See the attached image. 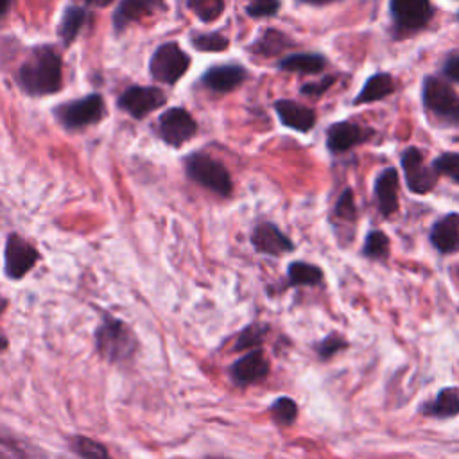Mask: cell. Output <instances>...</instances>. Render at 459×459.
Wrapping results in <instances>:
<instances>
[{
    "mask_svg": "<svg viewBox=\"0 0 459 459\" xmlns=\"http://www.w3.org/2000/svg\"><path fill=\"white\" fill-rule=\"evenodd\" d=\"M18 84L30 95L56 93L63 86V65L50 47H38L18 70Z\"/></svg>",
    "mask_w": 459,
    "mask_h": 459,
    "instance_id": "obj_1",
    "label": "cell"
},
{
    "mask_svg": "<svg viewBox=\"0 0 459 459\" xmlns=\"http://www.w3.org/2000/svg\"><path fill=\"white\" fill-rule=\"evenodd\" d=\"M421 104L434 124L459 127V93L441 75H425L421 82Z\"/></svg>",
    "mask_w": 459,
    "mask_h": 459,
    "instance_id": "obj_2",
    "label": "cell"
},
{
    "mask_svg": "<svg viewBox=\"0 0 459 459\" xmlns=\"http://www.w3.org/2000/svg\"><path fill=\"white\" fill-rule=\"evenodd\" d=\"M436 14L432 0H389L393 38L403 39L425 30Z\"/></svg>",
    "mask_w": 459,
    "mask_h": 459,
    "instance_id": "obj_3",
    "label": "cell"
},
{
    "mask_svg": "<svg viewBox=\"0 0 459 459\" xmlns=\"http://www.w3.org/2000/svg\"><path fill=\"white\" fill-rule=\"evenodd\" d=\"M95 342L99 353L115 364L129 360L136 351V337L126 323L106 316L102 325L97 328Z\"/></svg>",
    "mask_w": 459,
    "mask_h": 459,
    "instance_id": "obj_4",
    "label": "cell"
},
{
    "mask_svg": "<svg viewBox=\"0 0 459 459\" xmlns=\"http://www.w3.org/2000/svg\"><path fill=\"white\" fill-rule=\"evenodd\" d=\"M185 170L192 181L219 195H228L233 188L231 176L226 167L208 154H190L185 160Z\"/></svg>",
    "mask_w": 459,
    "mask_h": 459,
    "instance_id": "obj_5",
    "label": "cell"
},
{
    "mask_svg": "<svg viewBox=\"0 0 459 459\" xmlns=\"http://www.w3.org/2000/svg\"><path fill=\"white\" fill-rule=\"evenodd\" d=\"M400 165L409 192L416 195H425L432 192L437 185V174L432 165L425 163V154L420 147H405L400 154Z\"/></svg>",
    "mask_w": 459,
    "mask_h": 459,
    "instance_id": "obj_6",
    "label": "cell"
},
{
    "mask_svg": "<svg viewBox=\"0 0 459 459\" xmlns=\"http://www.w3.org/2000/svg\"><path fill=\"white\" fill-rule=\"evenodd\" d=\"M104 99L99 93H90L82 99L59 104L54 109L56 118L66 129H81L97 124L104 117Z\"/></svg>",
    "mask_w": 459,
    "mask_h": 459,
    "instance_id": "obj_7",
    "label": "cell"
},
{
    "mask_svg": "<svg viewBox=\"0 0 459 459\" xmlns=\"http://www.w3.org/2000/svg\"><path fill=\"white\" fill-rule=\"evenodd\" d=\"M190 66V57L181 50L176 43H163L160 45L149 63V70L152 79L165 82V84H176L185 72Z\"/></svg>",
    "mask_w": 459,
    "mask_h": 459,
    "instance_id": "obj_8",
    "label": "cell"
},
{
    "mask_svg": "<svg viewBox=\"0 0 459 459\" xmlns=\"http://www.w3.org/2000/svg\"><path fill=\"white\" fill-rule=\"evenodd\" d=\"M375 136V129L353 120H337L325 131V145L330 154H344L357 145L369 142Z\"/></svg>",
    "mask_w": 459,
    "mask_h": 459,
    "instance_id": "obj_9",
    "label": "cell"
},
{
    "mask_svg": "<svg viewBox=\"0 0 459 459\" xmlns=\"http://www.w3.org/2000/svg\"><path fill=\"white\" fill-rule=\"evenodd\" d=\"M158 127L163 142L172 147L186 143L197 131V124L192 118V115L179 106L169 108L165 113H161Z\"/></svg>",
    "mask_w": 459,
    "mask_h": 459,
    "instance_id": "obj_10",
    "label": "cell"
},
{
    "mask_svg": "<svg viewBox=\"0 0 459 459\" xmlns=\"http://www.w3.org/2000/svg\"><path fill=\"white\" fill-rule=\"evenodd\" d=\"M5 274L13 280L23 278L38 262L39 253L36 247H32L25 238H22L16 233H11L5 240Z\"/></svg>",
    "mask_w": 459,
    "mask_h": 459,
    "instance_id": "obj_11",
    "label": "cell"
},
{
    "mask_svg": "<svg viewBox=\"0 0 459 459\" xmlns=\"http://www.w3.org/2000/svg\"><path fill=\"white\" fill-rule=\"evenodd\" d=\"M167 97L154 86H129L118 97V106L134 118H143L151 111L161 108Z\"/></svg>",
    "mask_w": 459,
    "mask_h": 459,
    "instance_id": "obj_12",
    "label": "cell"
},
{
    "mask_svg": "<svg viewBox=\"0 0 459 459\" xmlns=\"http://www.w3.org/2000/svg\"><path fill=\"white\" fill-rule=\"evenodd\" d=\"M398 185H400V176L394 167H385L377 174L373 181V197L384 219L393 217L400 208Z\"/></svg>",
    "mask_w": 459,
    "mask_h": 459,
    "instance_id": "obj_13",
    "label": "cell"
},
{
    "mask_svg": "<svg viewBox=\"0 0 459 459\" xmlns=\"http://www.w3.org/2000/svg\"><path fill=\"white\" fill-rule=\"evenodd\" d=\"M251 244L258 253L280 256L294 251V242L274 224V222H258L251 231Z\"/></svg>",
    "mask_w": 459,
    "mask_h": 459,
    "instance_id": "obj_14",
    "label": "cell"
},
{
    "mask_svg": "<svg viewBox=\"0 0 459 459\" xmlns=\"http://www.w3.org/2000/svg\"><path fill=\"white\" fill-rule=\"evenodd\" d=\"M429 240L441 255L459 253V213L448 212L436 219L429 230Z\"/></svg>",
    "mask_w": 459,
    "mask_h": 459,
    "instance_id": "obj_15",
    "label": "cell"
},
{
    "mask_svg": "<svg viewBox=\"0 0 459 459\" xmlns=\"http://www.w3.org/2000/svg\"><path fill=\"white\" fill-rule=\"evenodd\" d=\"M274 111L285 127L298 131V133L312 131L317 122L316 111L298 100L280 99L274 102Z\"/></svg>",
    "mask_w": 459,
    "mask_h": 459,
    "instance_id": "obj_16",
    "label": "cell"
},
{
    "mask_svg": "<svg viewBox=\"0 0 459 459\" xmlns=\"http://www.w3.org/2000/svg\"><path fill=\"white\" fill-rule=\"evenodd\" d=\"M163 7V0H120L113 13V27L117 32H122L129 23L152 16Z\"/></svg>",
    "mask_w": 459,
    "mask_h": 459,
    "instance_id": "obj_17",
    "label": "cell"
},
{
    "mask_svg": "<svg viewBox=\"0 0 459 459\" xmlns=\"http://www.w3.org/2000/svg\"><path fill=\"white\" fill-rule=\"evenodd\" d=\"M247 72L244 66L231 63V65H219L212 66L210 70L204 72L203 75V84L213 91L219 93H228L233 91L237 86H240L246 79Z\"/></svg>",
    "mask_w": 459,
    "mask_h": 459,
    "instance_id": "obj_18",
    "label": "cell"
},
{
    "mask_svg": "<svg viewBox=\"0 0 459 459\" xmlns=\"http://www.w3.org/2000/svg\"><path fill=\"white\" fill-rule=\"evenodd\" d=\"M269 371V362L262 350H253L231 366V377L237 384L247 385L262 380Z\"/></svg>",
    "mask_w": 459,
    "mask_h": 459,
    "instance_id": "obj_19",
    "label": "cell"
},
{
    "mask_svg": "<svg viewBox=\"0 0 459 459\" xmlns=\"http://www.w3.org/2000/svg\"><path fill=\"white\" fill-rule=\"evenodd\" d=\"M394 90H396V82H394L393 75L387 72H377V74H371L364 81L362 88L359 90V93L355 95V99L351 102H353V106L378 102V100H384L389 95H393Z\"/></svg>",
    "mask_w": 459,
    "mask_h": 459,
    "instance_id": "obj_20",
    "label": "cell"
},
{
    "mask_svg": "<svg viewBox=\"0 0 459 459\" xmlns=\"http://www.w3.org/2000/svg\"><path fill=\"white\" fill-rule=\"evenodd\" d=\"M326 66H328V59L319 52H294L285 56L278 63L280 70L301 74V75L321 74Z\"/></svg>",
    "mask_w": 459,
    "mask_h": 459,
    "instance_id": "obj_21",
    "label": "cell"
},
{
    "mask_svg": "<svg viewBox=\"0 0 459 459\" xmlns=\"http://www.w3.org/2000/svg\"><path fill=\"white\" fill-rule=\"evenodd\" d=\"M290 47H294V41L287 34H283L281 30H276V29H267L249 47V50L253 54H258V56H264V57H273V56H278L280 52H283Z\"/></svg>",
    "mask_w": 459,
    "mask_h": 459,
    "instance_id": "obj_22",
    "label": "cell"
},
{
    "mask_svg": "<svg viewBox=\"0 0 459 459\" xmlns=\"http://www.w3.org/2000/svg\"><path fill=\"white\" fill-rule=\"evenodd\" d=\"M86 20H88L86 9L77 5H68L65 9L59 22V29H57L63 45H70L79 36V30L84 27Z\"/></svg>",
    "mask_w": 459,
    "mask_h": 459,
    "instance_id": "obj_23",
    "label": "cell"
},
{
    "mask_svg": "<svg viewBox=\"0 0 459 459\" xmlns=\"http://www.w3.org/2000/svg\"><path fill=\"white\" fill-rule=\"evenodd\" d=\"M423 411L437 418H450L459 414V389L457 387L441 389L437 396L430 403H427Z\"/></svg>",
    "mask_w": 459,
    "mask_h": 459,
    "instance_id": "obj_24",
    "label": "cell"
},
{
    "mask_svg": "<svg viewBox=\"0 0 459 459\" xmlns=\"http://www.w3.org/2000/svg\"><path fill=\"white\" fill-rule=\"evenodd\" d=\"M287 278L290 287L298 285H319L323 281V271L316 264H308L303 260L290 262L287 267Z\"/></svg>",
    "mask_w": 459,
    "mask_h": 459,
    "instance_id": "obj_25",
    "label": "cell"
},
{
    "mask_svg": "<svg viewBox=\"0 0 459 459\" xmlns=\"http://www.w3.org/2000/svg\"><path fill=\"white\" fill-rule=\"evenodd\" d=\"M359 219V208L355 204V195H353V190L351 188H344L341 192V195L337 197L335 204H333V210H332V224H350L351 228L355 226Z\"/></svg>",
    "mask_w": 459,
    "mask_h": 459,
    "instance_id": "obj_26",
    "label": "cell"
},
{
    "mask_svg": "<svg viewBox=\"0 0 459 459\" xmlns=\"http://www.w3.org/2000/svg\"><path fill=\"white\" fill-rule=\"evenodd\" d=\"M391 240L382 230H369L364 237L362 256L369 260H385L389 256Z\"/></svg>",
    "mask_w": 459,
    "mask_h": 459,
    "instance_id": "obj_27",
    "label": "cell"
},
{
    "mask_svg": "<svg viewBox=\"0 0 459 459\" xmlns=\"http://www.w3.org/2000/svg\"><path fill=\"white\" fill-rule=\"evenodd\" d=\"M432 169L437 176L450 178V181L459 185V152L445 151L432 160Z\"/></svg>",
    "mask_w": 459,
    "mask_h": 459,
    "instance_id": "obj_28",
    "label": "cell"
},
{
    "mask_svg": "<svg viewBox=\"0 0 459 459\" xmlns=\"http://www.w3.org/2000/svg\"><path fill=\"white\" fill-rule=\"evenodd\" d=\"M72 450L82 459H113L102 443L82 436L72 439Z\"/></svg>",
    "mask_w": 459,
    "mask_h": 459,
    "instance_id": "obj_29",
    "label": "cell"
},
{
    "mask_svg": "<svg viewBox=\"0 0 459 459\" xmlns=\"http://www.w3.org/2000/svg\"><path fill=\"white\" fill-rule=\"evenodd\" d=\"M190 11L203 22L217 20L224 11V0H186Z\"/></svg>",
    "mask_w": 459,
    "mask_h": 459,
    "instance_id": "obj_30",
    "label": "cell"
},
{
    "mask_svg": "<svg viewBox=\"0 0 459 459\" xmlns=\"http://www.w3.org/2000/svg\"><path fill=\"white\" fill-rule=\"evenodd\" d=\"M192 45L201 52H222L230 47V39L221 32H208L192 36Z\"/></svg>",
    "mask_w": 459,
    "mask_h": 459,
    "instance_id": "obj_31",
    "label": "cell"
},
{
    "mask_svg": "<svg viewBox=\"0 0 459 459\" xmlns=\"http://www.w3.org/2000/svg\"><path fill=\"white\" fill-rule=\"evenodd\" d=\"M271 412L274 416V420L281 425H289L296 420V414H298V405L294 403L292 398H287V396H281L278 400H274V403L271 405Z\"/></svg>",
    "mask_w": 459,
    "mask_h": 459,
    "instance_id": "obj_32",
    "label": "cell"
},
{
    "mask_svg": "<svg viewBox=\"0 0 459 459\" xmlns=\"http://www.w3.org/2000/svg\"><path fill=\"white\" fill-rule=\"evenodd\" d=\"M337 82V75H325L317 81H310L299 86V93L305 97H312V99H319L323 97L333 84Z\"/></svg>",
    "mask_w": 459,
    "mask_h": 459,
    "instance_id": "obj_33",
    "label": "cell"
},
{
    "mask_svg": "<svg viewBox=\"0 0 459 459\" xmlns=\"http://www.w3.org/2000/svg\"><path fill=\"white\" fill-rule=\"evenodd\" d=\"M281 7L280 0H249L246 13L251 18H271L274 16Z\"/></svg>",
    "mask_w": 459,
    "mask_h": 459,
    "instance_id": "obj_34",
    "label": "cell"
},
{
    "mask_svg": "<svg viewBox=\"0 0 459 459\" xmlns=\"http://www.w3.org/2000/svg\"><path fill=\"white\" fill-rule=\"evenodd\" d=\"M265 332H267V326H264V325H251V326H247L238 335L235 348L237 350H244V348H251V346L260 344L264 335H265Z\"/></svg>",
    "mask_w": 459,
    "mask_h": 459,
    "instance_id": "obj_35",
    "label": "cell"
},
{
    "mask_svg": "<svg viewBox=\"0 0 459 459\" xmlns=\"http://www.w3.org/2000/svg\"><path fill=\"white\" fill-rule=\"evenodd\" d=\"M441 77H445L448 82L459 84V50H452L441 65Z\"/></svg>",
    "mask_w": 459,
    "mask_h": 459,
    "instance_id": "obj_36",
    "label": "cell"
},
{
    "mask_svg": "<svg viewBox=\"0 0 459 459\" xmlns=\"http://www.w3.org/2000/svg\"><path fill=\"white\" fill-rule=\"evenodd\" d=\"M344 346H346L344 339H341L339 335L332 333V335H328L326 339H323V341L317 344V351H319L321 357H332L335 351L342 350Z\"/></svg>",
    "mask_w": 459,
    "mask_h": 459,
    "instance_id": "obj_37",
    "label": "cell"
},
{
    "mask_svg": "<svg viewBox=\"0 0 459 459\" xmlns=\"http://www.w3.org/2000/svg\"><path fill=\"white\" fill-rule=\"evenodd\" d=\"M298 4H305V5H314V7H323V5H330L341 0H296Z\"/></svg>",
    "mask_w": 459,
    "mask_h": 459,
    "instance_id": "obj_38",
    "label": "cell"
},
{
    "mask_svg": "<svg viewBox=\"0 0 459 459\" xmlns=\"http://www.w3.org/2000/svg\"><path fill=\"white\" fill-rule=\"evenodd\" d=\"M88 5H93V7H106L109 5L113 0H84Z\"/></svg>",
    "mask_w": 459,
    "mask_h": 459,
    "instance_id": "obj_39",
    "label": "cell"
},
{
    "mask_svg": "<svg viewBox=\"0 0 459 459\" xmlns=\"http://www.w3.org/2000/svg\"><path fill=\"white\" fill-rule=\"evenodd\" d=\"M11 2H13V0H0V18L9 11Z\"/></svg>",
    "mask_w": 459,
    "mask_h": 459,
    "instance_id": "obj_40",
    "label": "cell"
},
{
    "mask_svg": "<svg viewBox=\"0 0 459 459\" xmlns=\"http://www.w3.org/2000/svg\"><path fill=\"white\" fill-rule=\"evenodd\" d=\"M5 307H7V299H4V298H0V314L5 310Z\"/></svg>",
    "mask_w": 459,
    "mask_h": 459,
    "instance_id": "obj_41",
    "label": "cell"
},
{
    "mask_svg": "<svg viewBox=\"0 0 459 459\" xmlns=\"http://www.w3.org/2000/svg\"><path fill=\"white\" fill-rule=\"evenodd\" d=\"M5 346H7V339L4 335H0V350L5 348Z\"/></svg>",
    "mask_w": 459,
    "mask_h": 459,
    "instance_id": "obj_42",
    "label": "cell"
},
{
    "mask_svg": "<svg viewBox=\"0 0 459 459\" xmlns=\"http://www.w3.org/2000/svg\"><path fill=\"white\" fill-rule=\"evenodd\" d=\"M455 18H457V20H459V11H457V14H455Z\"/></svg>",
    "mask_w": 459,
    "mask_h": 459,
    "instance_id": "obj_43",
    "label": "cell"
}]
</instances>
